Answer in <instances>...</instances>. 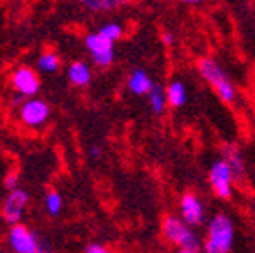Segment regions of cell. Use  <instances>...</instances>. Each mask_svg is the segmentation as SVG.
<instances>
[{"label":"cell","instance_id":"cell-22","mask_svg":"<svg viewBox=\"0 0 255 253\" xmlns=\"http://www.w3.org/2000/svg\"><path fill=\"white\" fill-rule=\"evenodd\" d=\"M89 154H91L92 159H100L101 154H103V149L100 145H91L89 147Z\"/></svg>","mask_w":255,"mask_h":253},{"label":"cell","instance_id":"cell-12","mask_svg":"<svg viewBox=\"0 0 255 253\" xmlns=\"http://www.w3.org/2000/svg\"><path fill=\"white\" fill-rule=\"evenodd\" d=\"M92 80V71L87 62L84 60H76V62L69 64L68 67V82L71 83L73 87H87Z\"/></svg>","mask_w":255,"mask_h":253},{"label":"cell","instance_id":"cell-20","mask_svg":"<svg viewBox=\"0 0 255 253\" xmlns=\"http://www.w3.org/2000/svg\"><path fill=\"white\" fill-rule=\"evenodd\" d=\"M4 186L7 188L9 191L14 190V188H18V174H16V172H9V174L5 175Z\"/></svg>","mask_w":255,"mask_h":253},{"label":"cell","instance_id":"cell-8","mask_svg":"<svg viewBox=\"0 0 255 253\" xmlns=\"http://www.w3.org/2000/svg\"><path fill=\"white\" fill-rule=\"evenodd\" d=\"M52 110L50 105L39 98H28L20 105V121L28 127H39L48 121Z\"/></svg>","mask_w":255,"mask_h":253},{"label":"cell","instance_id":"cell-13","mask_svg":"<svg viewBox=\"0 0 255 253\" xmlns=\"http://www.w3.org/2000/svg\"><path fill=\"white\" fill-rule=\"evenodd\" d=\"M89 12H112L131 4V0H76Z\"/></svg>","mask_w":255,"mask_h":253},{"label":"cell","instance_id":"cell-10","mask_svg":"<svg viewBox=\"0 0 255 253\" xmlns=\"http://www.w3.org/2000/svg\"><path fill=\"white\" fill-rule=\"evenodd\" d=\"M179 213L181 218L190 227H200L206 222V207L199 195L184 193L179 200Z\"/></svg>","mask_w":255,"mask_h":253},{"label":"cell","instance_id":"cell-25","mask_svg":"<svg viewBox=\"0 0 255 253\" xmlns=\"http://www.w3.org/2000/svg\"><path fill=\"white\" fill-rule=\"evenodd\" d=\"M175 253H193V252H190V250H186V248H177Z\"/></svg>","mask_w":255,"mask_h":253},{"label":"cell","instance_id":"cell-24","mask_svg":"<svg viewBox=\"0 0 255 253\" xmlns=\"http://www.w3.org/2000/svg\"><path fill=\"white\" fill-rule=\"evenodd\" d=\"M181 2H184V4H200L202 0H181Z\"/></svg>","mask_w":255,"mask_h":253},{"label":"cell","instance_id":"cell-1","mask_svg":"<svg viewBox=\"0 0 255 253\" xmlns=\"http://www.w3.org/2000/svg\"><path fill=\"white\" fill-rule=\"evenodd\" d=\"M236 229L232 220L227 214L218 213L207 223L206 239H204L202 250L204 253H231L234 246Z\"/></svg>","mask_w":255,"mask_h":253},{"label":"cell","instance_id":"cell-5","mask_svg":"<svg viewBox=\"0 0 255 253\" xmlns=\"http://www.w3.org/2000/svg\"><path fill=\"white\" fill-rule=\"evenodd\" d=\"M85 48H87L89 55L94 60L98 67H108L112 66L114 59H116V50H114V41L105 37L100 30L91 32L84 39Z\"/></svg>","mask_w":255,"mask_h":253},{"label":"cell","instance_id":"cell-14","mask_svg":"<svg viewBox=\"0 0 255 253\" xmlns=\"http://www.w3.org/2000/svg\"><path fill=\"white\" fill-rule=\"evenodd\" d=\"M152 85H154V82L143 69H135L128 76V91L135 96H147Z\"/></svg>","mask_w":255,"mask_h":253},{"label":"cell","instance_id":"cell-11","mask_svg":"<svg viewBox=\"0 0 255 253\" xmlns=\"http://www.w3.org/2000/svg\"><path fill=\"white\" fill-rule=\"evenodd\" d=\"M222 159L227 161V165L231 166L232 174H234V179H243L245 177V172H247V166H245V158L241 154V150L238 149L236 145L232 143H225L222 147Z\"/></svg>","mask_w":255,"mask_h":253},{"label":"cell","instance_id":"cell-6","mask_svg":"<svg viewBox=\"0 0 255 253\" xmlns=\"http://www.w3.org/2000/svg\"><path fill=\"white\" fill-rule=\"evenodd\" d=\"M207 177H209V184H211L216 197L222 198V200H231L236 179L225 159H218V161L213 163Z\"/></svg>","mask_w":255,"mask_h":253},{"label":"cell","instance_id":"cell-7","mask_svg":"<svg viewBox=\"0 0 255 253\" xmlns=\"http://www.w3.org/2000/svg\"><path fill=\"white\" fill-rule=\"evenodd\" d=\"M28 202H30V195H28L27 190L14 188V190L9 191L4 204H2V218H4V222L9 223V225L21 223V218H23Z\"/></svg>","mask_w":255,"mask_h":253},{"label":"cell","instance_id":"cell-21","mask_svg":"<svg viewBox=\"0 0 255 253\" xmlns=\"http://www.w3.org/2000/svg\"><path fill=\"white\" fill-rule=\"evenodd\" d=\"M85 253H110V250L103 245H98V243H91L85 246Z\"/></svg>","mask_w":255,"mask_h":253},{"label":"cell","instance_id":"cell-4","mask_svg":"<svg viewBox=\"0 0 255 253\" xmlns=\"http://www.w3.org/2000/svg\"><path fill=\"white\" fill-rule=\"evenodd\" d=\"M43 239L44 238L23 223L11 225L7 232V246L11 253H39Z\"/></svg>","mask_w":255,"mask_h":253},{"label":"cell","instance_id":"cell-18","mask_svg":"<svg viewBox=\"0 0 255 253\" xmlns=\"http://www.w3.org/2000/svg\"><path fill=\"white\" fill-rule=\"evenodd\" d=\"M44 207H46L50 216H59L60 211H62V195L55 190L48 191L46 197H44Z\"/></svg>","mask_w":255,"mask_h":253},{"label":"cell","instance_id":"cell-16","mask_svg":"<svg viewBox=\"0 0 255 253\" xmlns=\"http://www.w3.org/2000/svg\"><path fill=\"white\" fill-rule=\"evenodd\" d=\"M167 99H168V105H170L172 108L184 107V105H186V99H188L186 85H184V82H181V80H174V82L168 83Z\"/></svg>","mask_w":255,"mask_h":253},{"label":"cell","instance_id":"cell-15","mask_svg":"<svg viewBox=\"0 0 255 253\" xmlns=\"http://www.w3.org/2000/svg\"><path fill=\"white\" fill-rule=\"evenodd\" d=\"M149 99V107H151V112L156 115H161L165 110H167L168 99H167V89H163L159 83H154L152 89L147 94Z\"/></svg>","mask_w":255,"mask_h":253},{"label":"cell","instance_id":"cell-3","mask_svg":"<svg viewBox=\"0 0 255 253\" xmlns=\"http://www.w3.org/2000/svg\"><path fill=\"white\" fill-rule=\"evenodd\" d=\"M197 69H199L200 76L215 89V92L220 96V99H222L223 103H232L236 99L234 83L231 82L225 69L215 59H211V57L199 59L197 60Z\"/></svg>","mask_w":255,"mask_h":253},{"label":"cell","instance_id":"cell-2","mask_svg":"<svg viewBox=\"0 0 255 253\" xmlns=\"http://www.w3.org/2000/svg\"><path fill=\"white\" fill-rule=\"evenodd\" d=\"M161 232H163V238L177 248H186L193 253L202 252L204 241H200L195 230L191 229L181 216H175V214L165 216L163 223H161Z\"/></svg>","mask_w":255,"mask_h":253},{"label":"cell","instance_id":"cell-19","mask_svg":"<svg viewBox=\"0 0 255 253\" xmlns=\"http://www.w3.org/2000/svg\"><path fill=\"white\" fill-rule=\"evenodd\" d=\"M100 32L103 34L105 37H108L110 41H114V43H116V41H119L121 37H123L124 28H123V25L116 23V21H108V23L101 25Z\"/></svg>","mask_w":255,"mask_h":253},{"label":"cell","instance_id":"cell-17","mask_svg":"<svg viewBox=\"0 0 255 253\" xmlns=\"http://www.w3.org/2000/svg\"><path fill=\"white\" fill-rule=\"evenodd\" d=\"M59 67H60V57L53 50H46V52H43L37 57V69L41 73L52 75V73L59 71Z\"/></svg>","mask_w":255,"mask_h":253},{"label":"cell","instance_id":"cell-23","mask_svg":"<svg viewBox=\"0 0 255 253\" xmlns=\"http://www.w3.org/2000/svg\"><path fill=\"white\" fill-rule=\"evenodd\" d=\"M163 43L167 44V46H170V44L174 43V36H172L170 32H165L163 34Z\"/></svg>","mask_w":255,"mask_h":253},{"label":"cell","instance_id":"cell-9","mask_svg":"<svg viewBox=\"0 0 255 253\" xmlns=\"http://www.w3.org/2000/svg\"><path fill=\"white\" fill-rule=\"evenodd\" d=\"M11 85L16 94L23 96V98H34L41 89L39 76L30 66L16 67L11 75Z\"/></svg>","mask_w":255,"mask_h":253}]
</instances>
